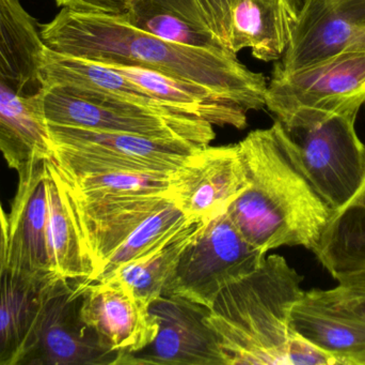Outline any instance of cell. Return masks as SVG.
I'll return each mask as SVG.
<instances>
[{
  "mask_svg": "<svg viewBox=\"0 0 365 365\" xmlns=\"http://www.w3.org/2000/svg\"><path fill=\"white\" fill-rule=\"evenodd\" d=\"M43 44L62 55L102 64L140 66L203 86L248 113L265 106L267 81L225 49H201L163 40L121 16L63 8L40 29Z\"/></svg>",
  "mask_w": 365,
  "mask_h": 365,
  "instance_id": "6da1fadb",
  "label": "cell"
},
{
  "mask_svg": "<svg viewBox=\"0 0 365 365\" xmlns=\"http://www.w3.org/2000/svg\"><path fill=\"white\" fill-rule=\"evenodd\" d=\"M248 186L227 209L242 235L262 252L281 246L314 251L332 211L292 158L278 119L237 144Z\"/></svg>",
  "mask_w": 365,
  "mask_h": 365,
  "instance_id": "7a4b0ae2",
  "label": "cell"
},
{
  "mask_svg": "<svg viewBox=\"0 0 365 365\" xmlns=\"http://www.w3.org/2000/svg\"><path fill=\"white\" fill-rule=\"evenodd\" d=\"M304 278L280 255H266L251 274L225 285L206 314L225 365H289V326Z\"/></svg>",
  "mask_w": 365,
  "mask_h": 365,
  "instance_id": "3957f363",
  "label": "cell"
},
{
  "mask_svg": "<svg viewBox=\"0 0 365 365\" xmlns=\"http://www.w3.org/2000/svg\"><path fill=\"white\" fill-rule=\"evenodd\" d=\"M357 115L281 122L285 145L302 175L332 212L342 207L365 178V144Z\"/></svg>",
  "mask_w": 365,
  "mask_h": 365,
  "instance_id": "277c9868",
  "label": "cell"
},
{
  "mask_svg": "<svg viewBox=\"0 0 365 365\" xmlns=\"http://www.w3.org/2000/svg\"><path fill=\"white\" fill-rule=\"evenodd\" d=\"M364 103L365 42L298 70H274L265 99L281 122L358 115Z\"/></svg>",
  "mask_w": 365,
  "mask_h": 365,
  "instance_id": "5b68a950",
  "label": "cell"
},
{
  "mask_svg": "<svg viewBox=\"0 0 365 365\" xmlns=\"http://www.w3.org/2000/svg\"><path fill=\"white\" fill-rule=\"evenodd\" d=\"M51 161L68 174L173 173L200 148L190 141L47 124Z\"/></svg>",
  "mask_w": 365,
  "mask_h": 365,
  "instance_id": "8992f818",
  "label": "cell"
},
{
  "mask_svg": "<svg viewBox=\"0 0 365 365\" xmlns=\"http://www.w3.org/2000/svg\"><path fill=\"white\" fill-rule=\"evenodd\" d=\"M38 96L47 124L180 139L200 147L216 137L214 126L195 116L163 115L113 99L74 96L56 86H44Z\"/></svg>",
  "mask_w": 365,
  "mask_h": 365,
  "instance_id": "52a82bcc",
  "label": "cell"
},
{
  "mask_svg": "<svg viewBox=\"0 0 365 365\" xmlns=\"http://www.w3.org/2000/svg\"><path fill=\"white\" fill-rule=\"evenodd\" d=\"M242 235L227 211L206 221L182 251L164 294L210 309L221 289L255 271L266 257Z\"/></svg>",
  "mask_w": 365,
  "mask_h": 365,
  "instance_id": "ba28073f",
  "label": "cell"
},
{
  "mask_svg": "<svg viewBox=\"0 0 365 365\" xmlns=\"http://www.w3.org/2000/svg\"><path fill=\"white\" fill-rule=\"evenodd\" d=\"M85 280L51 283L16 365H117L81 315Z\"/></svg>",
  "mask_w": 365,
  "mask_h": 365,
  "instance_id": "9c48e42d",
  "label": "cell"
},
{
  "mask_svg": "<svg viewBox=\"0 0 365 365\" xmlns=\"http://www.w3.org/2000/svg\"><path fill=\"white\" fill-rule=\"evenodd\" d=\"M220 46L237 55L251 49L262 61L284 55L298 12L292 0H195Z\"/></svg>",
  "mask_w": 365,
  "mask_h": 365,
  "instance_id": "30bf717a",
  "label": "cell"
},
{
  "mask_svg": "<svg viewBox=\"0 0 365 365\" xmlns=\"http://www.w3.org/2000/svg\"><path fill=\"white\" fill-rule=\"evenodd\" d=\"M48 159L36 161L19 175V188L8 216L6 269L36 284L58 280L48 249Z\"/></svg>",
  "mask_w": 365,
  "mask_h": 365,
  "instance_id": "8fae6325",
  "label": "cell"
},
{
  "mask_svg": "<svg viewBox=\"0 0 365 365\" xmlns=\"http://www.w3.org/2000/svg\"><path fill=\"white\" fill-rule=\"evenodd\" d=\"M149 310L158 324L155 339L141 351L121 356L117 365H225L218 340L206 324L208 308L162 295Z\"/></svg>",
  "mask_w": 365,
  "mask_h": 365,
  "instance_id": "7c38bea8",
  "label": "cell"
},
{
  "mask_svg": "<svg viewBox=\"0 0 365 365\" xmlns=\"http://www.w3.org/2000/svg\"><path fill=\"white\" fill-rule=\"evenodd\" d=\"M248 186L246 169L236 145L197 148L171 175L170 192L177 205L195 221H208L227 211Z\"/></svg>",
  "mask_w": 365,
  "mask_h": 365,
  "instance_id": "4fadbf2b",
  "label": "cell"
},
{
  "mask_svg": "<svg viewBox=\"0 0 365 365\" xmlns=\"http://www.w3.org/2000/svg\"><path fill=\"white\" fill-rule=\"evenodd\" d=\"M364 42L365 0H307L274 70H298Z\"/></svg>",
  "mask_w": 365,
  "mask_h": 365,
  "instance_id": "5bb4252c",
  "label": "cell"
},
{
  "mask_svg": "<svg viewBox=\"0 0 365 365\" xmlns=\"http://www.w3.org/2000/svg\"><path fill=\"white\" fill-rule=\"evenodd\" d=\"M66 190L83 244L93 264L91 281L107 259L148 218L175 201L170 191L145 194L81 195L66 188Z\"/></svg>",
  "mask_w": 365,
  "mask_h": 365,
  "instance_id": "9a60e30c",
  "label": "cell"
},
{
  "mask_svg": "<svg viewBox=\"0 0 365 365\" xmlns=\"http://www.w3.org/2000/svg\"><path fill=\"white\" fill-rule=\"evenodd\" d=\"M149 306L115 279L83 282V321L103 346L120 357L141 351L155 339L158 324Z\"/></svg>",
  "mask_w": 365,
  "mask_h": 365,
  "instance_id": "2e32d148",
  "label": "cell"
},
{
  "mask_svg": "<svg viewBox=\"0 0 365 365\" xmlns=\"http://www.w3.org/2000/svg\"><path fill=\"white\" fill-rule=\"evenodd\" d=\"M38 76L42 87L56 86L74 96L113 99L163 115L192 116L169 106L110 66L62 55L45 45Z\"/></svg>",
  "mask_w": 365,
  "mask_h": 365,
  "instance_id": "e0dca14e",
  "label": "cell"
},
{
  "mask_svg": "<svg viewBox=\"0 0 365 365\" xmlns=\"http://www.w3.org/2000/svg\"><path fill=\"white\" fill-rule=\"evenodd\" d=\"M43 49L38 23L21 0H0V81L21 96L38 94Z\"/></svg>",
  "mask_w": 365,
  "mask_h": 365,
  "instance_id": "ac0fdd59",
  "label": "cell"
},
{
  "mask_svg": "<svg viewBox=\"0 0 365 365\" xmlns=\"http://www.w3.org/2000/svg\"><path fill=\"white\" fill-rule=\"evenodd\" d=\"M0 152L17 174L53 154L38 94L21 96L0 81Z\"/></svg>",
  "mask_w": 365,
  "mask_h": 365,
  "instance_id": "d6986e66",
  "label": "cell"
},
{
  "mask_svg": "<svg viewBox=\"0 0 365 365\" xmlns=\"http://www.w3.org/2000/svg\"><path fill=\"white\" fill-rule=\"evenodd\" d=\"M173 109L197 116L212 126H247V111L203 86L167 76L140 66L105 64Z\"/></svg>",
  "mask_w": 365,
  "mask_h": 365,
  "instance_id": "ffe728a7",
  "label": "cell"
},
{
  "mask_svg": "<svg viewBox=\"0 0 365 365\" xmlns=\"http://www.w3.org/2000/svg\"><path fill=\"white\" fill-rule=\"evenodd\" d=\"M121 17L128 25L163 40L223 49L206 25L195 0H130Z\"/></svg>",
  "mask_w": 365,
  "mask_h": 365,
  "instance_id": "44dd1931",
  "label": "cell"
},
{
  "mask_svg": "<svg viewBox=\"0 0 365 365\" xmlns=\"http://www.w3.org/2000/svg\"><path fill=\"white\" fill-rule=\"evenodd\" d=\"M47 165L48 249L53 272L60 279L91 281L93 264L81 238L68 192L51 159Z\"/></svg>",
  "mask_w": 365,
  "mask_h": 365,
  "instance_id": "7402d4cb",
  "label": "cell"
},
{
  "mask_svg": "<svg viewBox=\"0 0 365 365\" xmlns=\"http://www.w3.org/2000/svg\"><path fill=\"white\" fill-rule=\"evenodd\" d=\"M313 253L336 281L365 270V178L353 197L332 212Z\"/></svg>",
  "mask_w": 365,
  "mask_h": 365,
  "instance_id": "603a6c76",
  "label": "cell"
},
{
  "mask_svg": "<svg viewBox=\"0 0 365 365\" xmlns=\"http://www.w3.org/2000/svg\"><path fill=\"white\" fill-rule=\"evenodd\" d=\"M289 326L296 336L340 360L354 365L365 355V325L324 310L302 296L294 304Z\"/></svg>",
  "mask_w": 365,
  "mask_h": 365,
  "instance_id": "cb8c5ba5",
  "label": "cell"
},
{
  "mask_svg": "<svg viewBox=\"0 0 365 365\" xmlns=\"http://www.w3.org/2000/svg\"><path fill=\"white\" fill-rule=\"evenodd\" d=\"M51 283L29 282L6 269L0 274V365H16Z\"/></svg>",
  "mask_w": 365,
  "mask_h": 365,
  "instance_id": "d4e9b609",
  "label": "cell"
},
{
  "mask_svg": "<svg viewBox=\"0 0 365 365\" xmlns=\"http://www.w3.org/2000/svg\"><path fill=\"white\" fill-rule=\"evenodd\" d=\"M197 222L200 221L193 220L187 216L175 201H170L148 218L139 229L107 259L92 281L107 278L121 266L138 261L160 250Z\"/></svg>",
  "mask_w": 365,
  "mask_h": 365,
  "instance_id": "484cf974",
  "label": "cell"
},
{
  "mask_svg": "<svg viewBox=\"0 0 365 365\" xmlns=\"http://www.w3.org/2000/svg\"><path fill=\"white\" fill-rule=\"evenodd\" d=\"M205 222L195 223L160 250L121 266L107 278L115 279L128 285L137 298L150 306L164 294L165 287L173 276L182 251Z\"/></svg>",
  "mask_w": 365,
  "mask_h": 365,
  "instance_id": "4316f807",
  "label": "cell"
},
{
  "mask_svg": "<svg viewBox=\"0 0 365 365\" xmlns=\"http://www.w3.org/2000/svg\"><path fill=\"white\" fill-rule=\"evenodd\" d=\"M55 166L64 186L81 195L145 194L169 192L173 173H105L68 174Z\"/></svg>",
  "mask_w": 365,
  "mask_h": 365,
  "instance_id": "83f0119b",
  "label": "cell"
},
{
  "mask_svg": "<svg viewBox=\"0 0 365 365\" xmlns=\"http://www.w3.org/2000/svg\"><path fill=\"white\" fill-rule=\"evenodd\" d=\"M338 286L304 291V296L324 310L365 325V270L347 274L338 280Z\"/></svg>",
  "mask_w": 365,
  "mask_h": 365,
  "instance_id": "f1b7e54d",
  "label": "cell"
},
{
  "mask_svg": "<svg viewBox=\"0 0 365 365\" xmlns=\"http://www.w3.org/2000/svg\"><path fill=\"white\" fill-rule=\"evenodd\" d=\"M58 6L87 14L121 16L128 11L130 0H55Z\"/></svg>",
  "mask_w": 365,
  "mask_h": 365,
  "instance_id": "f546056e",
  "label": "cell"
},
{
  "mask_svg": "<svg viewBox=\"0 0 365 365\" xmlns=\"http://www.w3.org/2000/svg\"><path fill=\"white\" fill-rule=\"evenodd\" d=\"M8 216L4 214L0 203V274L6 269V254H8Z\"/></svg>",
  "mask_w": 365,
  "mask_h": 365,
  "instance_id": "4dcf8cb0",
  "label": "cell"
},
{
  "mask_svg": "<svg viewBox=\"0 0 365 365\" xmlns=\"http://www.w3.org/2000/svg\"><path fill=\"white\" fill-rule=\"evenodd\" d=\"M306 1L307 0H292L294 6H295L296 10H297V12H299L300 9H302V6L306 4Z\"/></svg>",
  "mask_w": 365,
  "mask_h": 365,
  "instance_id": "1f68e13d",
  "label": "cell"
},
{
  "mask_svg": "<svg viewBox=\"0 0 365 365\" xmlns=\"http://www.w3.org/2000/svg\"><path fill=\"white\" fill-rule=\"evenodd\" d=\"M354 365H365V355L362 356V357L358 358V359H356Z\"/></svg>",
  "mask_w": 365,
  "mask_h": 365,
  "instance_id": "d6a6232c",
  "label": "cell"
}]
</instances>
